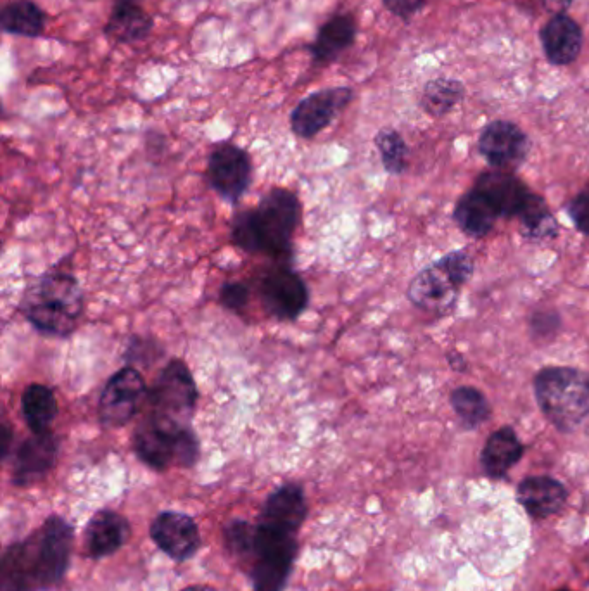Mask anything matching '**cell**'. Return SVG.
Returning <instances> with one entry per match:
<instances>
[{"mask_svg": "<svg viewBox=\"0 0 589 591\" xmlns=\"http://www.w3.org/2000/svg\"><path fill=\"white\" fill-rule=\"evenodd\" d=\"M301 215L296 194L275 187L261 197L251 211H242L232 223V241L247 253L287 260L292 255V236Z\"/></svg>", "mask_w": 589, "mask_h": 591, "instance_id": "cell-1", "label": "cell"}, {"mask_svg": "<svg viewBox=\"0 0 589 591\" xmlns=\"http://www.w3.org/2000/svg\"><path fill=\"white\" fill-rule=\"evenodd\" d=\"M541 412L562 433L589 429V372L546 367L534 377Z\"/></svg>", "mask_w": 589, "mask_h": 591, "instance_id": "cell-2", "label": "cell"}, {"mask_svg": "<svg viewBox=\"0 0 589 591\" xmlns=\"http://www.w3.org/2000/svg\"><path fill=\"white\" fill-rule=\"evenodd\" d=\"M19 308L38 331L70 336L82 315V289L71 275L59 272L44 275L26 289Z\"/></svg>", "mask_w": 589, "mask_h": 591, "instance_id": "cell-3", "label": "cell"}, {"mask_svg": "<svg viewBox=\"0 0 589 591\" xmlns=\"http://www.w3.org/2000/svg\"><path fill=\"white\" fill-rule=\"evenodd\" d=\"M137 457L154 471H166L171 465L189 469L199 458V439L190 426L147 414L133 436Z\"/></svg>", "mask_w": 589, "mask_h": 591, "instance_id": "cell-4", "label": "cell"}, {"mask_svg": "<svg viewBox=\"0 0 589 591\" xmlns=\"http://www.w3.org/2000/svg\"><path fill=\"white\" fill-rule=\"evenodd\" d=\"M298 555L296 534L282 533L256 524L253 547L247 557L254 591H282Z\"/></svg>", "mask_w": 589, "mask_h": 591, "instance_id": "cell-5", "label": "cell"}, {"mask_svg": "<svg viewBox=\"0 0 589 591\" xmlns=\"http://www.w3.org/2000/svg\"><path fill=\"white\" fill-rule=\"evenodd\" d=\"M197 386L184 360H171L147 393V414L190 426L196 412Z\"/></svg>", "mask_w": 589, "mask_h": 591, "instance_id": "cell-6", "label": "cell"}, {"mask_svg": "<svg viewBox=\"0 0 589 591\" xmlns=\"http://www.w3.org/2000/svg\"><path fill=\"white\" fill-rule=\"evenodd\" d=\"M35 540L38 581L40 588L47 590L61 583L68 572L75 531L61 515H51Z\"/></svg>", "mask_w": 589, "mask_h": 591, "instance_id": "cell-7", "label": "cell"}, {"mask_svg": "<svg viewBox=\"0 0 589 591\" xmlns=\"http://www.w3.org/2000/svg\"><path fill=\"white\" fill-rule=\"evenodd\" d=\"M146 381L139 370L125 367L109 379L99 400V419L106 427L128 424L146 396Z\"/></svg>", "mask_w": 589, "mask_h": 591, "instance_id": "cell-8", "label": "cell"}, {"mask_svg": "<svg viewBox=\"0 0 589 591\" xmlns=\"http://www.w3.org/2000/svg\"><path fill=\"white\" fill-rule=\"evenodd\" d=\"M251 177V158L241 147L220 144L209 154V184L228 203H237L244 196L251 184Z\"/></svg>", "mask_w": 589, "mask_h": 591, "instance_id": "cell-9", "label": "cell"}, {"mask_svg": "<svg viewBox=\"0 0 589 591\" xmlns=\"http://www.w3.org/2000/svg\"><path fill=\"white\" fill-rule=\"evenodd\" d=\"M261 298L270 315L279 320H294L308 308L310 294L294 270L273 268L261 280Z\"/></svg>", "mask_w": 589, "mask_h": 591, "instance_id": "cell-10", "label": "cell"}, {"mask_svg": "<svg viewBox=\"0 0 589 591\" xmlns=\"http://www.w3.org/2000/svg\"><path fill=\"white\" fill-rule=\"evenodd\" d=\"M529 149L531 142L527 135L510 121H493L479 137V153L489 165L501 172H512L519 168L527 158Z\"/></svg>", "mask_w": 589, "mask_h": 591, "instance_id": "cell-11", "label": "cell"}, {"mask_svg": "<svg viewBox=\"0 0 589 591\" xmlns=\"http://www.w3.org/2000/svg\"><path fill=\"white\" fill-rule=\"evenodd\" d=\"M351 99L353 92L348 87L320 90L306 97L292 111L291 127L294 134L303 139L320 134L348 106Z\"/></svg>", "mask_w": 589, "mask_h": 591, "instance_id": "cell-12", "label": "cell"}, {"mask_svg": "<svg viewBox=\"0 0 589 591\" xmlns=\"http://www.w3.org/2000/svg\"><path fill=\"white\" fill-rule=\"evenodd\" d=\"M151 538L161 552L177 562L192 559L201 547L197 522L173 510H166L152 521Z\"/></svg>", "mask_w": 589, "mask_h": 591, "instance_id": "cell-13", "label": "cell"}, {"mask_svg": "<svg viewBox=\"0 0 589 591\" xmlns=\"http://www.w3.org/2000/svg\"><path fill=\"white\" fill-rule=\"evenodd\" d=\"M59 441L51 431L33 433L25 439L13 457V484L26 488L47 476L56 464Z\"/></svg>", "mask_w": 589, "mask_h": 591, "instance_id": "cell-14", "label": "cell"}, {"mask_svg": "<svg viewBox=\"0 0 589 591\" xmlns=\"http://www.w3.org/2000/svg\"><path fill=\"white\" fill-rule=\"evenodd\" d=\"M308 515L303 486L285 483L266 498L261 510L260 524L282 533H298Z\"/></svg>", "mask_w": 589, "mask_h": 591, "instance_id": "cell-15", "label": "cell"}, {"mask_svg": "<svg viewBox=\"0 0 589 591\" xmlns=\"http://www.w3.org/2000/svg\"><path fill=\"white\" fill-rule=\"evenodd\" d=\"M132 534L127 517L104 509L95 512L83 531L85 552L92 559H104L118 552Z\"/></svg>", "mask_w": 589, "mask_h": 591, "instance_id": "cell-16", "label": "cell"}, {"mask_svg": "<svg viewBox=\"0 0 589 591\" xmlns=\"http://www.w3.org/2000/svg\"><path fill=\"white\" fill-rule=\"evenodd\" d=\"M475 191L493 204L501 218H517L532 191L512 172H484L475 180Z\"/></svg>", "mask_w": 589, "mask_h": 591, "instance_id": "cell-17", "label": "cell"}, {"mask_svg": "<svg viewBox=\"0 0 589 591\" xmlns=\"http://www.w3.org/2000/svg\"><path fill=\"white\" fill-rule=\"evenodd\" d=\"M408 299L424 312L446 315L458 301V286L436 267L425 268L408 287Z\"/></svg>", "mask_w": 589, "mask_h": 591, "instance_id": "cell-18", "label": "cell"}, {"mask_svg": "<svg viewBox=\"0 0 589 591\" xmlns=\"http://www.w3.org/2000/svg\"><path fill=\"white\" fill-rule=\"evenodd\" d=\"M37 540L19 541L6 548L2 557V591H38L40 581L35 559Z\"/></svg>", "mask_w": 589, "mask_h": 591, "instance_id": "cell-19", "label": "cell"}, {"mask_svg": "<svg viewBox=\"0 0 589 591\" xmlns=\"http://www.w3.org/2000/svg\"><path fill=\"white\" fill-rule=\"evenodd\" d=\"M517 495L522 507L536 519L557 514L567 500L564 484L546 476L527 477L520 483Z\"/></svg>", "mask_w": 589, "mask_h": 591, "instance_id": "cell-20", "label": "cell"}, {"mask_svg": "<svg viewBox=\"0 0 589 591\" xmlns=\"http://www.w3.org/2000/svg\"><path fill=\"white\" fill-rule=\"evenodd\" d=\"M546 56L551 63L565 66L576 61L583 47V32L577 23L558 14L541 32Z\"/></svg>", "mask_w": 589, "mask_h": 591, "instance_id": "cell-21", "label": "cell"}, {"mask_svg": "<svg viewBox=\"0 0 589 591\" xmlns=\"http://www.w3.org/2000/svg\"><path fill=\"white\" fill-rule=\"evenodd\" d=\"M524 455V446L512 427L494 431L482 450L481 462L484 471L494 479L505 476Z\"/></svg>", "mask_w": 589, "mask_h": 591, "instance_id": "cell-22", "label": "cell"}, {"mask_svg": "<svg viewBox=\"0 0 589 591\" xmlns=\"http://www.w3.org/2000/svg\"><path fill=\"white\" fill-rule=\"evenodd\" d=\"M453 218H455L456 225L467 236L482 239L493 230L494 223L500 217L494 210L493 204L489 203L481 192L472 189L458 199Z\"/></svg>", "mask_w": 589, "mask_h": 591, "instance_id": "cell-23", "label": "cell"}, {"mask_svg": "<svg viewBox=\"0 0 589 591\" xmlns=\"http://www.w3.org/2000/svg\"><path fill=\"white\" fill-rule=\"evenodd\" d=\"M151 30V16L133 0H118L106 26V33L118 42L146 39Z\"/></svg>", "mask_w": 589, "mask_h": 591, "instance_id": "cell-24", "label": "cell"}, {"mask_svg": "<svg viewBox=\"0 0 589 591\" xmlns=\"http://www.w3.org/2000/svg\"><path fill=\"white\" fill-rule=\"evenodd\" d=\"M356 35L355 21L351 16H336L320 28L317 42L311 47L313 58L318 63H329L344 49L353 44Z\"/></svg>", "mask_w": 589, "mask_h": 591, "instance_id": "cell-25", "label": "cell"}, {"mask_svg": "<svg viewBox=\"0 0 589 591\" xmlns=\"http://www.w3.org/2000/svg\"><path fill=\"white\" fill-rule=\"evenodd\" d=\"M21 410L32 433H45L56 419V396L44 384H30L21 396Z\"/></svg>", "mask_w": 589, "mask_h": 591, "instance_id": "cell-26", "label": "cell"}, {"mask_svg": "<svg viewBox=\"0 0 589 591\" xmlns=\"http://www.w3.org/2000/svg\"><path fill=\"white\" fill-rule=\"evenodd\" d=\"M0 25L7 33L38 37L44 32L45 14L32 0H16L2 9Z\"/></svg>", "mask_w": 589, "mask_h": 591, "instance_id": "cell-27", "label": "cell"}, {"mask_svg": "<svg viewBox=\"0 0 589 591\" xmlns=\"http://www.w3.org/2000/svg\"><path fill=\"white\" fill-rule=\"evenodd\" d=\"M522 234L531 241H545L558 236V223L543 197L532 192L519 213Z\"/></svg>", "mask_w": 589, "mask_h": 591, "instance_id": "cell-28", "label": "cell"}, {"mask_svg": "<svg viewBox=\"0 0 589 591\" xmlns=\"http://www.w3.org/2000/svg\"><path fill=\"white\" fill-rule=\"evenodd\" d=\"M450 403L465 429H477L491 415L488 398L472 386L456 388L450 396Z\"/></svg>", "mask_w": 589, "mask_h": 591, "instance_id": "cell-29", "label": "cell"}, {"mask_svg": "<svg viewBox=\"0 0 589 591\" xmlns=\"http://www.w3.org/2000/svg\"><path fill=\"white\" fill-rule=\"evenodd\" d=\"M463 96V87L455 80H434L425 87L422 106L432 116H443Z\"/></svg>", "mask_w": 589, "mask_h": 591, "instance_id": "cell-30", "label": "cell"}, {"mask_svg": "<svg viewBox=\"0 0 589 591\" xmlns=\"http://www.w3.org/2000/svg\"><path fill=\"white\" fill-rule=\"evenodd\" d=\"M375 144H377L382 165L386 168L387 173L399 175V173L405 172L408 149H406L405 140L396 130H391V128L380 130L375 137Z\"/></svg>", "mask_w": 589, "mask_h": 591, "instance_id": "cell-31", "label": "cell"}, {"mask_svg": "<svg viewBox=\"0 0 589 591\" xmlns=\"http://www.w3.org/2000/svg\"><path fill=\"white\" fill-rule=\"evenodd\" d=\"M455 286H463L474 274V260L467 251H453L434 263Z\"/></svg>", "mask_w": 589, "mask_h": 591, "instance_id": "cell-32", "label": "cell"}, {"mask_svg": "<svg viewBox=\"0 0 589 591\" xmlns=\"http://www.w3.org/2000/svg\"><path fill=\"white\" fill-rule=\"evenodd\" d=\"M560 327H562V318L555 310H536L529 317V332L534 341L550 343L557 336Z\"/></svg>", "mask_w": 589, "mask_h": 591, "instance_id": "cell-33", "label": "cell"}, {"mask_svg": "<svg viewBox=\"0 0 589 591\" xmlns=\"http://www.w3.org/2000/svg\"><path fill=\"white\" fill-rule=\"evenodd\" d=\"M569 217L576 229L589 237V187L579 192L569 204Z\"/></svg>", "mask_w": 589, "mask_h": 591, "instance_id": "cell-34", "label": "cell"}, {"mask_svg": "<svg viewBox=\"0 0 589 591\" xmlns=\"http://www.w3.org/2000/svg\"><path fill=\"white\" fill-rule=\"evenodd\" d=\"M220 301L228 310L239 312L242 308H246L247 301H249V289L242 282H227L220 289Z\"/></svg>", "mask_w": 589, "mask_h": 591, "instance_id": "cell-35", "label": "cell"}, {"mask_svg": "<svg viewBox=\"0 0 589 591\" xmlns=\"http://www.w3.org/2000/svg\"><path fill=\"white\" fill-rule=\"evenodd\" d=\"M422 4V0H384V6L401 18H408L410 14L415 13Z\"/></svg>", "mask_w": 589, "mask_h": 591, "instance_id": "cell-36", "label": "cell"}, {"mask_svg": "<svg viewBox=\"0 0 589 591\" xmlns=\"http://www.w3.org/2000/svg\"><path fill=\"white\" fill-rule=\"evenodd\" d=\"M446 360L450 363V367L456 372H467V360L463 358L462 353H458V351H450L448 355H446Z\"/></svg>", "mask_w": 589, "mask_h": 591, "instance_id": "cell-37", "label": "cell"}, {"mask_svg": "<svg viewBox=\"0 0 589 591\" xmlns=\"http://www.w3.org/2000/svg\"><path fill=\"white\" fill-rule=\"evenodd\" d=\"M11 441H13V431H11V426L4 420V424H2V458L4 460L9 457V452H11Z\"/></svg>", "mask_w": 589, "mask_h": 591, "instance_id": "cell-38", "label": "cell"}, {"mask_svg": "<svg viewBox=\"0 0 589 591\" xmlns=\"http://www.w3.org/2000/svg\"><path fill=\"white\" fill-rule=\"evenodd\" d=\"M570 2H572V0H545L546 7L551 9V11H555V13H562V11H565V9L570 6Z\"/></svg>", "mask_w": 589, "mask_h": 591, "instance_id": "cell-39", "label": "cell"}, {"mask_svg": "<svg viewBox=\"0 0 589 591\" xmlns=\"http://www.w3.org/2000/svg\"><path fill=\"white\" fill-rule=\"evenodd\" d=\"M182 591H218L216 590V588H213V586H209V585H192V586H187V588H184V590Z\"/></svg>", "mask_w": 589, "mask_h": 591, "instance_id": "cell-40", "label": "cell"}, {"mask_svg": "<svg viewBox=\"0 0 589 591\" xmlns=\"http://www.w3.org/2000/svg\"><path fill=\"white\" fill-rule=\"evenodd\" d=\"M133 2H140V0H133Z\"/></svg>", "mask_w": 589, "mask_h": 591, "instance_id": "cell-41", "label": "cell"}, {"mask_svg": "<svg viewBox=\"0 0 589 591\" xmlns=\"http://www.w3.org/2000/svg\"><path fill=\"white\" fill-rule=\"evenodd\" d=\"M562 591H567V590H562Z\"/></svg>", "mask_w": 589, "mask_h": 591, "instance_id": "cell-42", "label": "cell"}]
</instances>
